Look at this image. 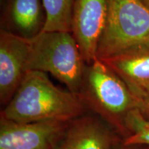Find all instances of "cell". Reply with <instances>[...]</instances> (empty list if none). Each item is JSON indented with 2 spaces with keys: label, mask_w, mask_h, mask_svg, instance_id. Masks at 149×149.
Wrapping results in <instances>:
<instances>
[{
  "label": "cell",
  "mask_w": 149,
  "mask_h": 149,
  "mask_svg": "<svg viewBox=\"0 0 149 149\" xmlns=\"http://www.w3.org/2000/svg\"><path fill=\"white\" fill-rule=\"evenodd\" d=\"M87 111L77 94L59 88L45 72L29 70L0 118L18 123L72 121Z\"/></svg>",
  "instance_id": "cell-1"
},
{
  "label": "cell",
  "mask_w": 149,
  "mask_h": 149,
  "mask_svg": "<svg viewBox=\"0 0 149 149\" xmlns=\"http://www.w3.org/2000/svg\"><path fill=\"white\" fill-rule=\"evenodd\" d=\"M87 110L117 134L127 136L128 115L138 109V100L127 84L101 59L86 64L77 93Z\"/></svg>",
  "instance_id": "cell-2"
},
{
  "label": "cell",
  "mask_w": 149,
  "mask_h": 149,
  "mask_svg": "<svg viewBox=\"0 0 149 149\" xmlns=\"http://www.w3.org/2000/svg\"><path fill=\"white\" fill-rule=\"evenodd\" d=\"M30 41L29 71L49 72L77 94L86 63L72 33L42 31Z\"/></svg>",
  "instance_id": "cell-3"
},
{
  "label": "cell",
  "mask_w": 149,
  "mask_h": 149,
  "mask_svg": "<svg viewBox=\"0 0 149 149\" xmlns=\"http://www.w3.org/2000/svg\"><path fill=\"white\" fill-rule=\"evenodd\" d=\"M105 27L97 58L102 59L126 50L149 46V8L141 0H107Z\"/></svg>",
  "instance_id": "cell-4"
},
{
  "label": "cell",
  "mask_w": 149,
  "mask_h": 149,
  "mask_svg": "<svg viewBox=\"0 0 149 149\" xmlns=\"http://www.w3.org/2000/svg\"><path fill=\"white\" fill-rule=\"evenodd\" d=\"M70 122L18 123L0 118V149H56Z\"/></svg>",
  "instance_id": "cell-5"
},
{
  "label": "cell",
  "mask_w": 149,
  "mask_h": 149,
  "mask_svg": "<svg viewBox=\"0 0 149 149\" xmlns=\"http://www.w3.org/2000/svg\"><path fill=\"white\" fill-rule=\"evenodd\" d=\"M29 39L5 30L0 32V102L5 107L15 94L28 69Z\"/></svg>",
  "instance_id": "cell-6"
},
{
  "label": "cell",
  "mask_w": 149,
  "mask_h": 149,
  "mask_svg": "<svg viewBox=\"0 0 149 149\" xmlns=\"http://www.w3.org/2000/svg\"><path fill=\"white\" fill-rule=\"evenodd\" d=\"M108 14L107 0H74L72 34L86 64L97 59Z\"/></svg>",
  "instance_id": "cell-7"
},
{
  "label": "cell",
  "mask_w": 149,
  "mask_h": 149,
  "mask_svg": "<svg viewBox=\"0 0 149 149\" xmlns=\"http://www.w3.org/2000/svg\"><path fill=\"white\" fill-rule=\"evenodd\" d=\"M117 133L95 115L86 113L70 122L56 149H117Z\"/></svg>",
  "instance_id": "cell-8"
},
{
  "label": "cell",
  "mask_w": 149,
  "mask_h": 149,
  "mask_svg": "<svg viewBox=\"0 0 149 149\" xmlns=\"http://www.w3.org/2000/svg\"><path fill=\"white\" fill-rule=\"evenodd\" d=\"M45 22L43 0L1 1V29L30 40L42 32Z\"/></svg>",
  "instance_id": "cell-9"
},
{
  "label": "cell",
  "mask_w": 149,
  "mask_h": 149,
  "mask_svg": "<svg viewBox=\"0 0 149 149\" xmlns=\"http://www.w3.org/2000/svg\"><path fill=\"white\" fill-rule=\"evenodd\" d=\"M136 96L149 87V46L126 50L102 59Z\"/></svg>",
  "instance_id": "cell-10"
},
{
  "label": "cell",
  "mask_w": 149,
  "mask_h": 149,
  "mask_svg": "<svg viewBox=\"0 0 149 149\" xmlns=\"http://www.w3.org/2000/svg\"><path fill=\"white\" fill-rule=\"evenodd\" d=\"M46 22L42 31L72 33L74 0H43Z\"/></svg>",
  "instance_id": "cell-11"
},
{
  "label": "cell",
  "mask_w": 149,
  "mask_h": 149,
  "mask_svg": "<svg viewBox=\"0 0 149 149\" xmlns=\"http://www.w3.org/2000/svg\"><path fill=\"white\" fill-rule=\"evenodd\" d=\"M127 136L124 139L122 146H149V120L142 116L138 109L131 111L126 121Z\"/></svg>",
  "instance_id": "cell-12"
},
{
  "label": "cell",
  "mask_w": 149,
  "mask_h": 149,
  "mask_svg": "<svg viewBox=\"0 0 149 149\" xmlns=\"http://www.w3.org/2000/svg\"><path fill=\"white\" fill-rule=\"evenodd\" d=\"M138 100V110L142 116L149 120V87L136 95Z\"/></svg>",
  "instance_id": "cell-13"
},
{
  "label": "cell",
  "mask_w": 149,
  "mask_h": 149,
  "mask_svg": "<svg viewBox=\"0 0 149 149\" xmlns=\"http://www.w3.org/2000/svg\"><path fill=\"white\" fill-rule=\"evenodd\" d=\"M141 146H124L122 149H141Z\"/></svg>",
  "instance_id": "cell-14"
},
{
  "label": "cell",
  "mask_w": 149,
  "mask_h": 149,
  "mask_svg": "<svg viewBox=\"0 0 149 149\" xmlns=\"http://www.w3.org/2000/svg\"><path fill=\"white\" fill-rule=\"evenodd\" d=\"M141 1H142L148 8H149V0H141Z\"/></svg>",
  "instance_id": "cell-15"
}]
</instances>
